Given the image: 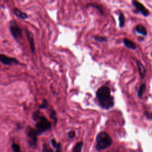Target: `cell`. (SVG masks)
Here are the masks:
<instances>
[{
	"label": "cell",
	"mask_w": 152,
	"mask_h": 152,
	"mask_svg": "<svg viewBox=\"0 0 152 152\" xmlns=\"http://www.w3.org/2000/svg\"><path fill=\"white\" fill-rule=\"evenodd\" d=\"M0 60L1 62L5 65H11L12 64H18L19 61L14 58L9 57L4 54L0 55Z\"/></svg>",
	"instance_id": "cell-7"
},
{
	"label": "cell",
	"mask_w": 152,
	"mask_h": 152,
	"mask_svg": "<svg viewBox=\"0 0 152 152\" xmlns=\"http://www.w3.org/2000/svg\"><path fill=\"white\" fill-rule=\"evenodd\" d=\"M145 90V84L144 83L140 86V87L138 89V93H137V96L138 97H141L142 96V95L143 94Z\"/></svg>",
	"instance_id": "cell-18"
},
{
	"label": "cell",
	"mask_w": 152,
	"mask_h": 152,
	"mask_svg": "<svg viewBox=\"0 0 152 152\" xmlns=\"http://www.w3.org/2000/svg\"><path fill=\"white\" fill-rule=\"evenodd\" d=\"M48 102L47 101L46 99H44L42 100V103H41V104H40L39 106V109H46L48 107Z\"/></svg>",
	"instance_id": "cell-22"
},
{
	"label": "cell",
	"mask_w": 152,
	"mask_h": 152,
	"mask_svg": "<svg viewBox=\"0 0 152 152\" xmlns=\"http://www.w3.org/2000/svg\"><path fill=\"white\" fill-rule=\"evenodd\" d=\"M50 118L53 119V122H54V125H56L57 121H58V118L56 116V112L53 109H50V114H49Z\"/></svg>",
	"instance_id": "cell-15"
},
{
	"label": "cell",
	"mask_w": 152,
	"mask_h": 152,
	"mask_svg": "<svg viewBox=\"0 0 152 152\" xmlns=\"http://www.w3.org/2000/svg\"><path fill=\"white\" fill-rule=\"evenodd\" d=\"M135 30L137 33L141 34L142 36H145L147 35V30L145 27L142 24H138L137 26H136V27H135Z\"/></svg>",
	"instance_id": "cell-13"
},
{
	"label": "cell",
	"mask_w": 152,
	"mask_h": 152,
	"mask_svg": "<svg viewBox=\"0 0 152 152\" xmlns=\"http://www.w3.org/2000/svg\"><path fill=\"white\" fill-rule=\"evenodd\" d=\"M11 148L13 152H21L20 145L17 143H12L11 144Z\"/></svg>",
	"instance_id": "cell-20"
},
{
	"label": "cell",
	"mask_w": 152,
	"mask_h": 152,
	"mask_svg": "<svg viewBox=\"0 0 152 152\" xmlns=\"http://www.w3.org/2000/svg\"><path fill=\"white\" fill-rule=\"evenodd\" d=\"M40 109H37L32 113V119L34 121L37 122V121L39 120V119L40 116Z\"/></svg>",
	"instance_id": "cell-17"
},
{
	"label": "cell",
	"mask_w": 152,
	"mask_h": 152,
	"mask_svg": "<svg viewBox=\"0 0 152 152\" xmlns=\"http://www.w3.org/2000/svg\"><path fill=\"white\" fill-rule=\"evenodd\" d=\"M87 6H90V7H92L93 8H95L96 9H97L99 10V11L102 14H103V11L102 8V7L100 6H99V5L97 4H94V3H89L87 4Z\"/></svg>",
	"instance_id": "cell-19"
},
{
	"label": "cell",
	"mask_w": 152,
	"mask_h": 152,
	"mask_svg": "<svg viewBox=\"0 0 152 152\" xmlns=\"http://www.w3.org/2000/svg\"><path fill=\"white\" fill-rule=\"evenodd\" d=\"M94 39H95L98 42H103L107 41V39L105 36H95L93 37Z\"/></svg>",
	"instance_id": "cell-21"
},
{
	"label": "cell",
	"mask_w": 152,
	"mask_h": 152,
	"mask_svg": "<svg viewBox=\"0 0 152 152\" xmlns=\"http://www.w3.org/2000/svg\"><path fill=\"white\" fill-rule=\"evenodd\" d=\"M13 12H14L15 15H16L17 17H18L23 19V20H26V18H28V15L26 12L21 11L18 8H15L13 10Z\"/></svg>",
	"instance_id": "cell-11"
},
{
	"label": "cell",
	"mask_w": 152,
	"mask_h": 152,
	"mask_svg": "<svg viewBox=\"0 0 152 152\" xmlns=\"http://www.w3.org/2000/svg\"><path fill=\"white\" fill-rule=\"evenodd\" d=\"M96 148L97 150L106 149L112 144V140L110 136L104 131H101L96 137Z\"/></svg>",
	"instance_id": "cell-2"
},
{
	"label": "cell",
	"mask_w": 152,
	"mask_h": 152,
	"mask_svg": "<svg viewBox=\"0 0 152 152\" xmlns=\"http://www.w3.org/2000/svg\"><path fill=\"white\" fill-rule=\"evenodd\" d=\"M10 30L13 38L18 42V40L22 37V31L21 29L18 26L15 21H11L10 26Z\"/></svg>",
	"instance_id": "cell-4"
},
{
	"label": "cell",
	"mask_w": 152,
	"mask_h": 152,
	"mask_svg": "<svg viewBox=\"0 0 152 152\" xmlns=\"http://www.w3.org/2000/svg\"><path fill=\"white\" fill-rule=\"evenodd\" d=\"M26 36L30 46L31 53H34L35 52V43H34L33 34L28 28H26Z\"/></svg>",
	"instance_id": "cell-8"
},
{
	"label": "cell",
	"mask_w": 152,
	"mask_h": 152,
	"mask_svg": "<svg viewBox=\"0 0 152 152\" xmlns=\"http://www.w3.org/2000/svg\"><path fill=\"white\" fill-rule=\"evenodd\" d=\"M132 4L133 5V6L140 12L144 16L147 17L149 15L150 12L148 11V10L141 2L137 1H132Z\"/></svg>",
	"instance_id": "cell-6"
},
{
	"label": "cell",
	"mask_w": 152,
	"mask_h": 152,
	"mask_svg": "<svg viewBox=\"0 0 152 152\" xmlns=\"http://www.w3.org/2000/svg\"><path fill=\"white\" fill-rule=\"evenodd\" d=\"M26 133H27V137L30 139L29 144H30V145L31 146L36 145L37 141V135H40L38 131L36 129L28 126L27 127Z\"/></svg>",
	"instance_id": "cell-5"
},
{
	"label": "cell",
	"mask_w": 152,
	"mask_h": 152,
	"mask_svg": "<svg viewBox=\"0 0 152 152\" xmlns=\"http://www.w3.org/2000/svg\"><path fill=\"white\" fill-rule=\"evenodd\" d=\"M67 135H68V138L72 139V138H73L75 137V132L74 131H69V132H68Z\"/></svg>",
	"instance_id": "cell-23"
},
{
	"label": "cell",
	"mask_w": 152,
	"mask_h": 152,
	"mask_svg": "<svg viewBox=\"0 0 152 152\" xmlns=\"http://www.w3.org/2000/svg\"><path fill=\"white\" fill-rule=\"evenodd\" d=\"M125 15L122 12H120L119 15V25L121 28L123 27L125 25Z\"/></svg>",
	"instance_id": "cell-16"
},
{
	"label": "cell",
	"mask_w": 152,
	"mask_h": 152,
	"mask_svg": "<svg viewBox=\"0 0 152 152\" xmlns=\"http://www.w3.org/2000/svg\"><path fill=\"white\" fill-rule=\"evenodd\" d=\"M55 148V150L53 151L48 144H43L42 145V152H62V145L60 142H58L57 147Z\"/></svg>",
	"instance_id": "cell-9"
},
{
	"label": "cell",
	"mask_w": 152,
	"mask_h": 152,
	"mask_svg": "<svg viewBox=\"0 0 152 152\" xmlns=\"http://www.w3.org/2000/svg\"><path fill=\"white\" fill-rule=\"evenodd\" d=\"M83 146V142L79 141L75 144L74 147L72 148V152H81Z\"/></svg>",
	"instance_id": "cell-14"
},
{
	"label": "cell",
	"mask_w": 152,
	"mask_h": 152,
	"mask_svg": "<svg viewBox=\"0 0 152 152\" xmlns=\"http://www.w3.org/2000/svg\"><path fill=\"white\" fill-rule=\"evenodd\" d=\"M99 105L104 109H109L114 106V98L110 94V88L105 86L99 87L96 92Z\"/></svg>",
	"instance_id": "cell-1"
},
{
	"label": "cell",
	"mask_w": 152,
	"mask_h": 152,
	"mask_svg": "<svg viewBox=\"0 0 152 152\" xmlns=\"http://www.w3.org/2000/svg\"><path fill=\"white\" fill-rule=\"evenodd\" d=\"M123 43H124V45L129 49H134V50L136 49V45L132 40H131L127 38L124 39Z\"/></svg>",
	"instance_id": "cell-12"
},
{
	"label": "cell",
	"mask_w": 152,
	"mask_h": 152,
	"mask_svg": "<svg viewBox=\"0 0 152 152\" xmlns=\"http://www.w3.org/2000/svg\"><path fill=\"white\" fill-rule=\"evenodd\" d=\"M136 64L139 71V73L140 75V77L142 79H143L145 77V68L144 66V65L139 61L136 59Z\"/></svg>",
	"instance_id": "cell-10"
},
{
	"label": "cell",
	"mask_w": 152,
	"mask_h": 152,
	"mask_svg": "<svg viewBox=\"0 0 152 152\" xmlns=\"http://www.w3.org/2000/svg\"><path fill=\"white\" fill-rule=\"evenodd\" d=\"M35 126L36 129L40 135L52 127V124L44 115H41L36 124Z\"/></svg>",
	"instance_id": "cell-3"
}]
</instances>
